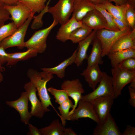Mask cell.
I'll list each match as a JSON object with an SVG mask.
<instances>
[{
    "label": "cell",
    "instance_id": "cell-1",
    "mask_svg": "<svg viewBox=\"0 0 135 135\" xmlns=\"http://www.w3.org/2000/svg\"><path fill=\"white\" fill-rule=\"evenodd\" d=\"M27 75L36 87L45 112L50 111L48 108L50 106L58 114L52 104L46 87L47 82L54 78L53 74L44 71L39 72L30 68L27 72Z\"/></svg>",
    "mask_w": 135,
    "mask_h": 135
},
{
    "label": "cell",
    "instance_id": "cell-2",
    "mask_svg": "<svg viewBox=\"0 0 135 135\" xmlns=\"http://www.w3.org/2000/svg\"><path fill=\"white\" fill-rule=\"evenodd\" d=\"M112 82L115 98L121 95L122 91L127 84L135 79V71L122 68L119 64L111 69Z\"/></svg>",
    "mask_w": 135,
    "mask_h": 135
},
{
    "label": "cell",
    "instance_id": "cell-3",
    "mask_svg": "<svg viewBox=\"0 0 135 135\" xmlns=\"http://www.w3.org/2000/svg\"><path fill=\"white\" fill-rule=\"evenodd\" d=\"M132 30L130 27L122 31H114L104 28L96 32V37L100 42L102 48V57L107 56L110 49L116 41L121 36L127 34Z\"/></svg>",
    "mask_w": 135,
    "mask_h": 135
},
{
    "label": "cell",
    "instance_id": "cell-4",
    "mask_svg": "<svg viewBox=\"0 0 135 135\" xmlns=\"http://www.w3.org/2000/svg\"><path fill=\"white\" fill-rule=\"evenodd\" d=\"M58 24L55 20L54 19L51 24L45 28L36 32L31 38L25 42V47L28 49H34L38 53L45 52L47 48L46 40L52 29Z\"/></svg>",
    "mask_w": 135,
    "mask_h": 135
},
{
    "label": "cell",
    "instance_id": "cell-5",
    "mask_svg": "<svg viewBox=\"0 0 135 135\" xmlns=\"http://www.w3.org/2000/svg\"><path fill=\"white\" fill-rule=\"evenodd\" d=\"M35 13L32 12L26 22L18 28L11 35L3 40L1 42L0 47L5 50L8 48L17 46L20 49L25 47L24 39L27 30Z\"/></svg>",
    "mask_w": 135,
    "mask_h": 135
},
{
    "label": "cell",
    "instance_id": "cell-6",
    "mask_svg": "<svg viewBox=\"0 0 135 135\" xmlns=\"http://www.w3.org/2000/svg\"><path fill=\"white\" fill-rule=\"evenodd\" d=\"M74 1L59 0L54 6L48 8L47 12L52 15L54 19L62 25L70 19L73 11Z\"/></svg>",
    "mask_w": 135,
    "mask_h": 135
},
{
    "label": "cell",
    "instance_id": "cell-7",
    "mask_svg": "<svg viewBox=\"0 0 135 135\" xmlns=\"http://www.w3.org/2000/svg\"><path fill=\"white\" fill-rule=\"evenodd\" d=\"M99 84L98 87L92 92L82 95L81 99L91 102L95 99L102 96H111L115 98L111 76L106 72H103L102 77Z\"/></svg>",
    "mask_w": 135,
    "mask_h": 135
},
{
    "label": "cell",
    "instance_id": "cell-8",
    "mask_svg": "<svg viewBox=\"0 0 135 135\" xmlns=\"http://www.w3.org/2000/svg\"><path fill=\"white\" fill-rule=\"evenodd\" d=\"M78 105L77 108L69 116L68 120H78L81 118H88L97 124L100 122L91 102L81 99L79 101Z\"/></svg>",
    "mask_w": 135,
    "mask_h": 135
},
{
    "label": "cell",
    "instance_id": "cell-9",
    "mask_svg": "<svg viewBox=\"0 0 135 135\" xmlns=\"http://www.w3.org/2000/svg\"><path fill=\"white\" fill-rule=\"evenodd\" d=\"M28 98L26 92L21 93L20 97L13 101H7L6 105L9 107L14 108L19 113L20 121L26 125H28L30 119L32 117L28 110Z\"/></svg>",
    "mask_w": 135,
    "mask_h": 135
},
{
    "label": "cell",
    "instance_id": "cell-10",
    "mask_svg": "<svg viewBox=\"0 0 135 135\" xmlns=\"http://www.w3.org/2000/svg\"><path fill=\"white\" fill-rule=\"evenodd\" d=\"M61 87V89L66 90L68 96L71 97L74 101V107L70 112V115L76 108L79 101L81 99L82 94L85 91L82 84L78 78L72 80H64Z\"/></svg>",
    "mask_w": 135,
    "mask_h": 135
},
{
    "label": "cell",
    "instance_id": "cell-11",
    "mask_svg": "<svg viewBox=\"0 0 135 135\" xmlns=\"http://www.w3.org/2000/svg\"><path fill=\"white\" fill-rule=\"evenodd\" d=\"M4 8L11 16L10 18L18 28L22 26L30 16L31 10L18 1L14 5L5 4Z\"/></svg>",
    "mask_w": 135,
    "mask_h": 135
},
{
    "label": "cell",
    "instance_id": "cell-12",
    "mask_svg": "<svg viewBox=\"0 0 135 135\" xmlns=\"http://www.w3.org/2000/svg\"><path fill=\"white\" fill-rule=\"evenodd\" d=\"M115 98L113 96H103L96 98L91 102L100 122H104L110 114Z\"/></svg>",
    "mask_w": 135,
    "mask_h": 135
},
{
    "label": "cell",
    "instance_id": "cell-13",
    "mask_svg": "<svg viewBox=\"0 0 135 135\" xmlns=\"http://www.w3.org/2000/svg\"><path fill=\"white\" fill-rule=\"evenodd\" d=\"M24 88L28 94L29 100L31 105V114L32 116L42 118L45 113L42 104L38 98L36 90L34 85L30 82L24 84Z\"/></svg>",
    "mask_w": 135,
    "mask_h": 135
},
{
    "label": "cell",
    "instance_id": "cell-14",
    "mask_svg": "<svg viewBox=\"0 0 135 135\" xmlns=\"http://www.w3.org/2000/svg\"><path fill=\"white\" fill-rule=\"evenodd\" d=\"M82 21L92 30L108 29L107 24L101 13L95 9L88 12Z\"/></svg>",
    "mask_w": 135,
    "mask_h": 135
},
{
    "label": "cell",
    "instance_id": "cell-15",
    "mask_svg": "<svg viewBox=\"0 0 135 135\" xmlns=\"http://www.w3.org/2000/svg\"><path fill=\"white\" fill-rule=\"evenodd\" d=\"M94 135H122L114 119L110 114L105 120L97 124Z\"/></svg>",
    "mask_w": 135,
    "mask_h": 135
},
{
    "label": "cell",
    "instance_id": "cell-16",
    "mask_svg": "<svg viewBox=\"0 0 135 135\" xmlns=\"http://www.w3.org/2000/svg\"><path fill=\"white\" fill-rule=\"evenodd\" d=\"M84 25L82 21H78L74 16H72L66 22L61 25L57 33L56 38L62 42H65L69 40L71 34L74 30Z\"/></svg>",
    "mask_w": 135,
    "mask_h": 135
},
{
    "label": "cell",
    "instance_id": "cell-17",
    "mask_svg": "<svg viewBox=\"0 0 135 135\" xmlns=\"http://www.w3.org/2000/svg\"><path fill=\"white\" fill-rule=\"evenodd\" d=\"M98 64H96L84 70L81 75L83 76L89 86L93 90L96 88L101 80L103 72L101 71Z\"/></svg>",
    "mask_w": 135,
    "mask_h": 135
},
{
    "label": "cell",
    "instance_id": "cell-18",
    "mask_svg": "<svg viewBox=\"0 0 135 135\" xmlns=\"http://www.w3.org/2000/svg\"><path fill=\"white\" fill-rule=\"evenodd\" d=\"M96 31L92 30L85 39L79 42L74 63L78 66H81L84 60L87 59V52L88 48L96 36Z\"/></svg>",
    "mask_w": 135,
    "mask_h": 135
},
{
    "label": "cell",
    "instance_id": "cell-19",
    "mask_svg": "<svg viewBox=\"0 0 135 135\" xmlns=\"http://www.w3.org/2000/svg\"><path fill=\"white\" fill-rule=\"evenodd\" d=\"M95 9L94 4L90 0H74L72 16L81 21L88 12Z\"/></svg>",
    "mask_w": 135,
    "mask_h": 135
},
{
    "label": "cell",
    "instance_id": "cell-20",
    "mask_svg": "<svg viewBox=\"0 0 135 135\" xmlns=\"http://www.w3.org/2000/svg\"><path fill=\"white\" fill-rule=\"evenodd\" d=\"M135 48V29L121 36L114 42L109 52Z\"/></svg>",
    "mask_w": 135,
    "mask_h": 135
},
{
    "label": "cell",
    "instance_id": "cell-21",
    "mask_svg": "<svg viewBox=\"0 0 135 135\" xmlns=\"http://www.w3.org/2000/svg\"><path fill=\"white\" fill-rule=\"evenodd\" d=\"M77 50L78 48L70 56L64 60L57 66L51 68H42L41 70L52 74H55L60 78H64L65 76L66 68L74 62Z\"/></svg>",
    "mask_w": 135,
    "mask_h": 135
},
{
    "label": "cell",
    "instance_id": "cell-22",
    "mask_svg": "<svg viewBox=\"0 0 135 135\" xmlns=\"http://www.w3.org/2000/svg\"><path fill=\"white\" fill-rule=\"evenodd\" d=\"M92 43L91 52L87 58V67L96 64H102L104 62L102 56V48L100 42L95 36Z\"/></svg>",
    "mask_w": 135,
    "mask_h": 135
},
{
    "label": "cell",
    "instance_id": "cell-23",
    "mask_svg": "<svg viewBox=\"0 0 135 135\" xmlns=\"http://www.w3.org/2000/svg\"><path fill=\"white\" fill-rule=\"evenodd\" d=\"M107 56L110 60L112 66L113 68L127 58H135V48L109 52Z\"/></svg>",
    "mask_w": 135,
    "mask_h": 135
},
{
    "label": "cell",
    "instance_id": "cell-24",
    "mask_svg": "<svg viewBox=\"0 0 135 135\" xmlns=\"http://www.w3.org/2000/svg\"><path fill=\"white\" fill-rule=\"evenodd\" d=\"M100 4L113 17L122 21L128 26L124 18V11L126 4L120 5H115L108 0Z\"/></svg>",
    "mask_w": 135,
    "mask_h": 135
},
{
    "label": "cell",
    "instance_id": "cell-25",
    "mask_svg": "<svg viewBox=\"0 0 135 135\" xmlns=\"http://www.w3.org/2000/svg\"><path fill=\"white\" fill-rule=\"evenodd\" d=\"M38 53L36 50L32 48L28 49L27 51L23 52L9 53L6 65H13L19 61L28 60L36 56Z\"/></svg>",
    "mask_w": 135,
    "mask_h": 135
},
{
    "label": "cell",
    "instance_id": "cell-26",
    "mask_svg": "<svg viewBox=\"0 0 135 135\" xmlns=\"http://www.w3.org/2000/svg\"><path fill=\"white\" fill-rule=\"evenodd\" d=\"M65 128L57 119L53 120L49 126L40 130L42 135H63Z\"/></svg>",
    "mask_w": 135,
    "mask_h": 135
},
{
    "label": "cell",
    "instance_id": "cell-27",
    "mask_svg": "<svg viewBox=\"0 0 135 135\" xmlns=\"http://www.w3.org/2000/svg\"><path fill=\"white\" fill-rule=\"evenodd\" d=\"M92 31L91 29L84 24L83 26L76 28L72 32L69 40L74 44L78 43L86 38Z\"/></svg>",
    "mask_w": 135,
    "mask_h": 135
},
{
    "label": "cell",
    "instance_id": "cell-28",
    "mask_svg": "<svg viewBox=\"0 0 135 135\" xmlns=\"http://www.w3.org/2000/svg\"><path fill=\"white\" fill-rule=\"evenodd\" d=\"M46 0H20L18 2L24 5L32 12L40 13L46 8Z\"/></svg>",
    "mask_w": 135,
    "mask_h": 135
},
{
    "label": "cell",
    "instance_id": "cell-29",
    "mask_svg": "<svg viewBox=\"0 0 135 135\" xmlns=\"http://www.w3.org/2000/svg\"><path fill=\"white\" fill-rule=\"evenodd\" d=\"M74 104L69 98L59 105L58 108L60 115L58 116L60 118L62 124L64 126L66 125V120H68L69 116L70 110L74 107Z\"/></svg>",
    "mask_w": 135,
    "mask_h": 135
},
{
    "label": "cell",
    "instance_id": "cell-30",
    "mask_svg": "<svg viewBox=\"0 0 135 135\" xmlns=\"http://www.w3.org/2000/svg\"><path fill=\"white\" fill-rule=\"evenodd\" d=\"M96 9L98 10L102 14L106 21L108 29L114 31H118L119 30L115 23L112 16L100 4H94Z\"/></svg>",
    "mask_w": 135,
    "mask_h": 135
},
{
    "label": "cell",
    "instance_id": "cell-31",
    "mask_svg": "<svg viewBox=\"0 0 135 135\" xmlns=\"http://www.w3.org/2000/svg\"><path fill=\"white\" fill-rule=\"evenodd\" d=\"M47 89L54 96L55 102L59 105L69 98L66 92L64 90L57 89L52 87H49Z\"/></svg>",
    "mask_w": 135,
    "mask_h": 135
},
{
    "label": "cell",
    "instance_id": "cell-32",
    "mask_svg": "<svg viewBox=\"0 0 135 135\" xmlns=\"http://www.w3.org/2000/svg\"><path fill=\"white\" fill-rule=\"evenodd\" d=\"M135 8L127 4L124 11V18L128 26L132 30L135 29Z\"/></svg>",
    "mask_w": 135,
    "mask_h": 135
},
{
    "label": "cell",
    "instance_id": "cell-33",
    "mask_svg": "<svg viewBox=\"0 0 135 135\" xmlns=\"http://www.w3.org/2000/svg\"><path fill=\"white\" fill-rule=\"evenodd\" d=\"M17 28L12 22L1 27L0 28V44L3 40L12 35Z\"/></svg>",
    "mask_w": 135,
    "mask_h": 135
},
{
    "label": "cell",
    "instance_id": "cell-34",
    "mask_svg": "<svg viewBox=\"0 0 135 135\" xmlns=\"http://www.w3.org/2000/svg\"><path fill=\"white\" fill-rule=\"evenodd\" d=\"M4 4L0 2V28L10 19V14L4 8Z\"/></svg>",
    "mask_w": 135,
    "mask_h": 135
},
{
    "label": "cell",
    "instance_id": "cell-35",
    "mask_svg": "<svg viewBox=\"0 0 135 135\" xmlns=\"http://www.w3.org/2000/svg\"><path fill=\"white\" fill-rule=\"evenodd\" d=\"M119 64L123 68L130 71H135V58H127Z\"/></svg>",
    "mask_w": 135,
    "mask_h": 135
},
{
    "label": "cell",
    "instance_id": "cell-36",
    "mask_svg": "<svg viewBox=\"0 0 135 135\" xmlns=\"http://www.w3.org/2000/svg\"><path fill=\"white\" fill-rule=\"evenodd\" d=\"M9 56V53H7L3 48L0 47V64L2 65L7 62Z\"/></svg>",
    "mask_w": 135,
    "mask_h": 135
},
{
    "label": "cell",
    "instance_id": "cell-37",
    "mask_svg": "<svg viewBox=\"0 0 135 135\" xmlns=\"http://www.w3.org/2000/svg\"><path fill=\"white\" fill-rule=\"evenodd\" d=\"M130 98L128 100L129 104L134 107H135V89L128 87Z\"/></svg>",
    "mask_w": 135,
    "mask_h": 135
},
{
    "label": "cell",
    "instance_id": "cell-38",
    "mask_svg": "<svg viewBox=\"0 0 135 135\" xmlns=\"http://www.w3.org/2000/svg\"><path fill=\"white\" fill-rule=\"evenodd\" d=\"M29 131L27 133L28 135H42L40 129L29 123L28 124Z\"/></svg>",
    "mask_w": 135,
    "mask_h": 135
},
{
    "label": "cell",
    "instance_id": "cell-39",
    "mask_svg": "<svg viewBox=\"0 0 135 135\" xmlns=\"http://www.w3.org/2000/svg\"><path fill=\"white\" fill-rule=\"evenodd\" d=\"M113 17L115 23L120 30L124 31L129 27L122 21Z\"/></svg>",
    "mask_w": 135,
    "mask_h": 135
},
{
    "label": "cell",
    "instance_id": "cell-40",
    "mask_svg": "<svg viewBox=\"0 0 135 135\" xmlns=\"http://www.w3.org/2000/svg\"><path fill=\"white\" fill-rule=\"evenodd\" d=\"M135 128L130 125H128L122 135H135Z\"/></svg>",
    "mask_w": 135,
    "mask_h": 135
},
{
    "label": "cell",
    "instance_id": "cell-41",
    "mask_svg": "<svg viewBox=\"0 0 135 135\" xmlns=\"http://www.w3.org/2000/svg\"><path fill=\"white\" fill-rule=\"evenodd\" d=\"M76 133L72 130V128H65L64 130L63 135H77Z\"/></svg>",
    "mask_w": 135,
    "mask_h": 135
},
{
    "label": "cell",
    "instance_id": "cell-42",
    "mask_svg": "<svg viewBox=\"0 0 135 135\" xmlns=\"http://www.w3.org/2000/svg\"><path fill=\"white\" fill-rule=\"evenodd\" d=\"M20 0H0V2L5 4L14 5L16 4Z\"/></svg>",
    "mask_w": 135,
    "mask_h": 135
},
{
    "label": "cell",
    "instance_id": "cell-43",
    "mask_svg": "<svg viewBox=\"0 0 135 135\" xmlns=\"http://www.w3.org/2000/svg\"><path fill=\"white\" fill-rule=\"evenodd\" d=\"M110 2H113L116 5H122L126 4V0H108Z\"/></svg>",
    "mask_w": 135,
    "mask_h": 135
},
{
    "label": "cell",
    "instance_id": "cell-44",
    "mask_svg": "<svg viewBox=\"0 0 135 135\" xmlns=\"http://www.w3.org/2000/svg\"><path fill=\"white\" fill-rule=\"evenodd\" d=\"M126 3L135 8V0H126Z\"/></svg>",
    "mask_w": 135,
    "mask_h": 135
},
{
    "label": "cell",
    "instance_id": "cell-45",
    "mask_svg": "<svg viewBox=\"0 0 135 135\" xmlns=\"http://www.w3.org/2000/svg\"><path fill=\"white\" fill-rule=\"evenodd\" d=\"M94 4H102L108 0H90Z\"/></svg>",
    "mask_w": 135,
    "mask_h": 135
},
{
    "label": "cell",
    "instance_id": "cell-46",
    "mask_svg": "<svg viewBox=\"0 0 135 135\" xmlns=\"http://www.w3.org/2000/svg\"><path fill=\"white\" fill-rule=\"evenodd\" d=\"M130 83V84L129 86L131 88L135 89V79L132 80Z\"/></svg>",
    "mask_w": 135,
    "mask_h": 135
},
{
    "label": "cell",
    "instance_id": "cell-47",
    "mask_svg": "<svg viewBox=\"0 0 135 135\" xmlns=\"http://www.w3.org/2000/svg\"><path fill=\"white\" fill-rule=\"evenodd\" d=\"M5 70V68L2 66V64H0V71L1 72H3Z\"/></svg>",
    "mask_w": 135,
    "mask_h": 135
},
{
    "label": "cell",
    "instance_id": "cell-48",
    "mask_svg": "<svg viewBox=\"0 0 135 135\" xmlns=\"http://www.w3.org/2000/svg\"><path fill=\"white\" fill-rule=\"evenodd\" d=\"M2 72L0 71V82H1L3 80V76L2 74Z\"/></svg>",
    "mask_w": 135,
    "mask_h": 135
},
{
    "label": "cell",
    "instance_id": "cell-49",
    "mask_svg": "<svg viewBox=\"0 0 135 135\" xmlns=\"http://www.w3.org/2000/svg\"><path fill=\"white\" fill-rule=\"evenodd\" d=\"M51 0H49L48 1V2H47V4H49L50 2V1Z\"/></svg>",
    "mask_w": 135,
    "mask_h": 135
},
{
    "label": "cell",
    "instance_id": "cell-50",
    "mask_svg": "<svg viewBox=\"0 0 135 135\" xmlns=\"http://www.w3.org/2000/svg\"></svg>",
    "mask_w": 135,
    "mask_h": 135
}]
</instances>
